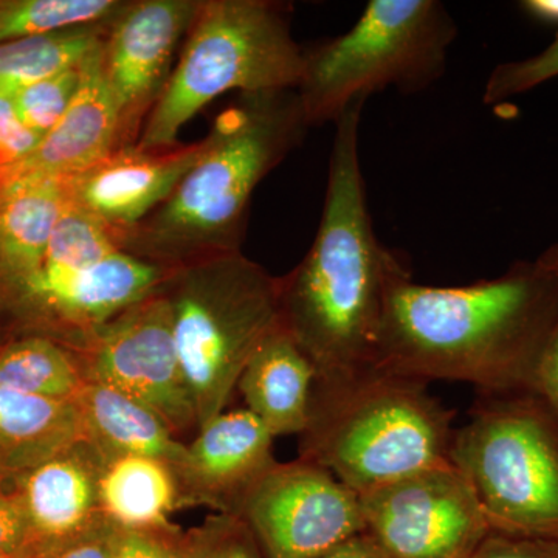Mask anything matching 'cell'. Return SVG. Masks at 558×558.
Instances as JSON below:
<instances>
[{
    "instance_id": "obj_1",
    "label": "cell",
    "mask_w": 558,
    "mask_h": 558,
    "mask_svg": "<svg viewBox=\"0 0 558 558\" xmlns=\"http://www.w3.org/2000/svg\"><path fill=\"white\" fill-rule=\"evenodd\" d=\"M557 322L558 275L538 259L458 288L416 284L407 271L389 290L376 369L480 395L532 392Z\"/></svg>"
},
{
    "instance_id": "obj_2",
    "label": "cell",
    "mask_w": 558,
    "mask_h": 558,
    "mask_svg": "<svg viewBox=\"0 0 558 558\" xmlns=\"http://www.w3.org/2000/svg\"><path fill=\"white\" fill-rule=\"evenodd\" d=\"M357 101L336 121L328 189L314 244L279 279V323L317 379L376 368L389 290L409 267L374 231L360 165Z\"/></svg>"
},
{
    "instance_id": "obj_3",
    "label": "cell",
    "mask_w": 558,
    "mask_h": 558,
    "mask_svg": "<svg viewBox=\"0 0 558 558\" xmlns=\"http://www.w3.org/2000/svg\"><path fill=\"white\" fill-rule=\"evenodd\" d=\"M310 128L296 90L241 94L168 201L117 234L120 248L170 270L240 252L253 191Z\"/></svg>"
},
{
    "instance_id": "obj_4",
    "label": "cell",
    "mask_w": 558,
    "mask_h": 558,
    "mask_svg": "<svg viewBox=\"0 0 558 558\" xmlns=\"http://www.w3.org/2000/svg\"><path fill=\"white\" fill-rule=\"evenodd\" d=\"M453 411L427 384L376 368L315 379L303 459L365 495L450 461Z\"/></svg>"
},
{
    "instance_id": "obj_5",
    "label": "cell",
    "mask_w": 558,
    "mask_h": 558,
    "mask_svg": "<svg viewBox=\"0 0 558 558\" xmlns=\"http://www.w3.org/2000/svg\"><path fill=\"white\" fill-rule=\"evenodd\" d=\"M304 50L289 9L271 0H202L185 49L143 124L135 148L171 149L180 131L220 95L296 90Z\"/></svg>"
},
{
    "instance_id": "obj_6",
    "label": "cell",
    "mask_w": 558,
    "mask_h": 558,
    "mask_svg": "<svg viewBox=\"0 0 558 558\" xmlns=\"http://www.w3.org/2000/svg\"><path fill=\"white\" fill-rule=\"evenodd\" d=\"M197 429L223 413L248 360L279 323V279L226 253L171 271L163 284Z\"/></svg>"
},
{
    "instance_id": "obj_7",
    "label": "cell",
    "mask_w": 558,
    "mask_h": 558,
    "mask_svg": "<svg viewBox=\"0 0 558 558\" xmlns=\"http://www.w3.org/2000/svg\"><path fill=\"white\" fill-rule=\"evenodd\" d=\"M458 27L438 0H371L354 27L304 50L299 97L310 126L385 89L417 94L446 73Z\"/></svg>"
},
{
    "instance_id": "obj_8",
    "label": "cell",
    "mask_w": 558,
    "mask_h": 558,
    "mask_svg": "<svg viewBox=\"0 0 558 558\" xmlns=\"http://www.w3.org/2000/svg\"><path fill=\"white\" fill-rule=\"evenodd\" d=\"M450 461L492 531L558 539V421L537 396L480 395L453 433Z\"/></svg>"
},
{
    "instance_id": "obj_9",
    "label": "cell",
    "mask_w": 558,
    "mask_h": 558,
    "mask_svg": "<svg viewBox=\"0 0 558 558\" xmlns=\"http://www.w3.org/2000/svg\"><path fill=\"white\" fill-rule=\"evenodd\" d=\"M360 502L366 534L388 558H472L494 532L451 461L360 495Z\"/></svg>"
},
{
    "instance_id": "obj_10",
    "label": "cell",
    "mask_w": 558,
    "mask_h": 558,
    "mask_svg": "<svg viewBox=\"0 0 558 558\" xmlns=\"http://www.w3.org/2000/svg\"><path fill=\"white\" fill-rule=\"evenodd\" d=\"M236 515L264 558H319L366 532L359 495L303 458L270 469Z\"/></svg>"
},
{
    "instance_id": "obj_11",
    "label": "cell",
    "mask_w": 558,
    "mask_h": 558,
    "mask_svg": "<svg viewBox=\"0 0 558 558\" xmlns=\"http://www.w3.org/2000/svg\"><path fill=\"white\" fill-rule=\"evenodd\" d=\"M73 354L86 380L140 400L156 410L174 433L197 428L163 289L113 318Z\"/></svg>"
},
{
    "instance_id": "obj_12",
    "label": "cell",
    "mask_w": 558,
    "mask_h": 558,
    "mask_svg": "<svg viewBox=\"0 0 558 558\" xmlns=\"http://www.w3.org/2000/svg\"><path fill=\"white\" fill-rule=\"evenodd\" d=\"M202 0L128 2L102 43V61L123 120L124 148L138 131L171 78L172 58L190 32Z\"/></svg>"
},
{
    "instance_id": "obj_13",
    "label": "cell",
    "mask_w": 558,
    "mask_h": 558,
    "mask_svg": "<svg viewBox=\"0 0 558 558\" xmlns=\"http://www.w3.org/2000/svg\"><path fill=\"white\" fill-rule=\"evenodd\" d=\"M171 271L119 248L86 269L33 281L11 299L46 323L54 341L78 352L113 318L159 292Z\"/></svg>"
},
{
    "instance_id": "obj_14",
    "label": "cell",
    "mask_w": 558,
    "mask_h": 558,
    "mask_svg": "<svg viewBox=\"0 0 558 558\" xmlns=\"http://www.w3.org/2000/svg\"><path fill=\"white\" fill-rule=\"evenodd\" d=\"M108 458L83 439L16 480L32 558H57L102 519L98 483Z\"/></svg>"
},
{
    "instance_id": "obj_15",
    "label": "cell",
    "mask_w": 558,
    "mask_h": 558,
    "mask_svg": "<svg viewBox=\"0 0 558 558\" xmlns=\"http://www.w3.org/2000/svg\"><path fill=\"white\" fill-rule=\"evenodd\" d=\"M274 436L247 409L220 413L199 428L174 470L182 505H204L236 515L242 499L270 469Z\"/></svg>"
},
{
    "instance_id": "obj_16",
    "label": "cell",
    "mask_w": 558,
    "mask_h": 558,
    "mask_svg": "<svg viewBox=\"0 0 558 558\" xmlns=\"http://www.w3.org/2000/svg\"><path fill=\"white\" fill-rule=\"evenodd\" d=\"M204 148V140L174 149L121 148L90 170L65 179L69 199L117 236L168 201Z\"/></svg>"
},
{
    "instance_id": "obj_17",
    "label": "cell",
    "mask_w": 558,
    "mask_h": 558,
    "mask_svg": "<svg viewBox=\"0 0 558 558\" xmlns=\"http://www.w3.org/2000/svg\"><path fill=\"white\" fill-rule=\"evenodd\" d=\"M101 43L81 61L80 86L62 119L31 156L0 178L72 179L124 148L123 120L102 61Z\"/></svg>"
},
{
    "instance_id": "obj_18",
    "label": "cell",
    "mask_w": 558,
    "mask_h": 558,
    "mask_svg": "<svg viewBox=\"0 0 558 558\" xmlns=\"http://www.w3.org/2000/svg\"><path fill=\"white\" fill-rule=\"evenodd\" d=\"M65 179L27 175L0 185V290L13 296L43 269L69 205Z\"/></svg>"
},
{
    "instance_id": "obj_19",
    "label": "cell",
    "mask_w": 558,
    "mask_h": 558,
    "mask_svg": "<svg viewBox=\"0 0 558 558\" xmlns=\"http://www.w3.org/2000/svg\"><path fill=\"white\" fill-rule=\"evenodd\" d=\"M315 379L317 371L311 360L279 326L248 360L238 388L250 413L277 438L303 435Z\"/></svg>"
},
{
    "instance_id": "obj_20",
    "label": "cell",
    "mask_w": 558,
    "mask_h": 558,
    "mask_svg": "<svg viewBox=\"0 0 558 558\" xmlns=\"http://www.w3.org/2000/svg\"><path fill=\"white\" fill-rule=\"evenodd\" d=\"M86 439L106 458L146 457L182 464L186 446L174 438L168 422L119 389L87 380L75 398Z\"/></svg>"
},
{
    "instance_id": "obj_21",
    "label": "cell",
    "mask_w": 558,
    "mask_h": 558,
    "mask_svg": "<svg viewBox=\"0 0 558 558\" xmlns=\"http://www.w3.org/2000/svg\"><path fill=\"white\" fill-rule=\"evenodd\" d=\"M86 439L75 400L0 387V475L17 476Z\"/></svg>"
},
{
    "instance_id": "obj_22",
    "label": "cell",
    "mask_w": 558,
    "mask_h": 558,
    "mask_svg": "<svg viewBox=\"0 0 558 558\" xmlns=\"http://www.w3.org/2000/svg\"><path fill=\"white\" fill-rule=\"evenodd\" d=\"M102 515L123 531H174L170 515L182 506L178 476L167 462L146 457L106 461L98 483Z\"/></svg>"
},
{
    "instance_id": "obj_23",
    "label": "cell",
    "mask_w": 558,
    "mask_h": 558,
    "mask_svg": "<svg viewBox=\"0 0 558 558\" xmlns=\"http://www.w3.org/2000/svg\"><path fill=\"white\" fill-rule=\"evenodd\" d=\"M78 359L44 336L0 349V387L51 400H75L86 385Z\"/></svg>"
},
{
    "instance_id": "obj_24",
    "label": "cell",
    "mask_w": 558,
    "mask_h": 558,
    "mask_svg": "<svg viewBox=\"0 0 558 558\" xmlns=\"http://www.w3.org/2000/svg\"><path fill=\"white\" fill-rule=\"evenodd\" d=\"M108 31L102 27L75 28L2 44L0 94L14 95L22 87L78 68Z\"/></svg>"
},
{
    "instance_id": "obj_25",
    "label": "cell",
    "mask_w": 558,
    "mask_h": 558,
    "mask_svg": "<svg viewBox=\"0 0 558 558\" xmlns=\"http://www.w3.org/2000/svg\"><path fill=\"white\" fill-rule=\"evenodd\" d=\"M126 5L121 0H0V46L75 28H109Z\"/></svg>"
},
{
    "instance_id": "obj_26",
    "label": "cell",
    "mask_w": 558,
    "mask_h": 558,
    "mask_svg": "<svg viewBox=\"0 0 558 558\" xmlns=\"http://www.w3.org/2000/svg\"><path fill=\"white\" fill-rule=\"evenodd\" d=\"M119 248L113 231L69 201L68 208L62 213L51 236L43 269L31 282L60 278L72 271L86 269L108 258Z\"/></svg>"
},
{
    "instance_id": "obj_27",
    "label": "cell",
    "mask_w": 558,
    "mask_h": 558,
    "mask_svg": "<svg viewBox=\"0 0 558 558\" xmlns=\"http://www.w3.org/2000/svg\"><path fill=\"white\" fill-rule=\"evenodd\" d=\"M78 86L80 65L22 87L13 95L14 106L25 126L44 137L62 119Z\"/></svg>"
},
{
    "instance_id": "obj_28",
    "label": "cell",
    "mask_w": 558,
    "mask_h": 558,
    "mask_svg": "<svg viewBox=\"0 0 558 558\" xmlns=\"http://www.w3.org/2000/svg\"><path fill=\"white\" fill-rule=\"evenodd\" d=\"M182 558H264L252 532L238 515L211 517L183 534Z\"/></svg>"
},
{
    "instance_id": "obj_29",
    "label": "cell",
    "mask_w": 558,
    "mask_h": 558,
    "mask_svg": "<svg viewBox=\"0 0 558 558\" xmlns=\"http://www.w3.org/2000/svg\"><path fill=\"white\" fill-rule=\"evenodd\" d=\"M558 76V35L549 47L526 60L505 62L492 70L484 87L483 101L498 105Z\"/></svg>"
},
{
    "instance_id": "obj_30",
    "label": "cell",
    "mask_w": 558,
    "mask_h": 558,
    "mask_svg": "<svg viewBox=\"0 0 558 558\" xmlns=\"http://www.w3.org/2000/svg\"><path fill=\"white\" fill-rule=\"evenodd\" d=\"M40 140L21 120L13 95L0 94V178L27 159Z\"/></svg>"
},
{
    "instance_id": "obj_31",
    "label": "cell",
    "mask_w": 558,
    "mask_h": 558,
    "mask_svg": "<svg viewBox=\"0 0 558 558\" xmlns=\"http://www.w3.org/2000/svg\"><path fill=\"white\" fill-rule=\"evenodd\" d=\"M472 558H558V539L492 532Z\"/></svg>"
},
{
    "instance_id": "obj_32",
    "label": "cell",
    "mask_w": 558,
    "mask_h": 558,
    "mask_svg": "<svg viewBox=\"0 0 558 558\" xmlns=\"http://www.w3.org/2000/svg\"><path fill=\"white\" fill-rule=\"evenodd\" d=\"M183 534L174 531H123L120 558H182Z\"/></svg>"
},
{
    "instance_id": "obj_33",
    "label": "cell",
    "mask_w": 558,
    "mask_h": 558,
    "mask_svg": "<svg viewBox=\"0 0 558 558\" xmlns=\"http://www.w3.org/2000/svg\"><path fill=\"white\" fill-rule=\"evenodd\" d=\"M0 558H32L27 524L13 494L0 490Z\"/></svg>"
},
{
    "instance_id": "obj_34",
    "label": "cell",
    "mask_w": 558,
    "mask_h": 558,
    "mask_svg": "<svg viewBox=\"0 0 558 558\" xmlns=\"http://www.w3.org/2000/svg\"><path fill=\"white\" fill-rule=\"evenodd\" d=\"M123 529L102 517L83 537L73 542L57 558H120Z\"/></svg>"
},
{
    "instance_id": "obj_35",
    "label": "cell",
    "mask_w": 558,
    "mask_h": 558,
    "mask_svg": "<svg viewBox=\"0 0 558 558\" xmlns=\"http://www.w3.org/2000/svg\"><path fill=\"white\" fill-rule=\"evenodd\" d=\"M532 395L537 396L558 421V322L539 355Z\"/></svg>"
},
{
    "instance_id": "obj_36",
    "label": "cell",
    "mask_w": 558,
    "mask_h": 558,
    "mask_svg": "<svg viewBox=\"0 0 558 558\" xmlns=\"http://www.w3.org/2000/svg\"><path fill=\"white\" fill-rule=\"evenodd\" d=\"M319 558H388L384 550L379 548L376 542L368 534L357 535V537L348 539L339 548L330 550L326 556Z\"/></svg>"
},
{
    "instance_id": "obj_37",
    "label": "cell",
    "mask_w": 558,
    "mask_h": 558,
    "mask_svg": "<svg viewBox=\"0 0 558 558\" xmlns=\"http://www.w3.org/2000/svg\"><path fill=\"white\" fill-rule=\"evenodd\" d=\"M520 5L534 20L558 25V0H526Z\"/></svg>"
},
{
    "instance_id": "obj_38",
    "label": "cell",
    "mask_w": 558,
    "mask_h": 558,
    "mask_svg": "<svg viewBox=\"0 0 558 558\" xmlns=\"http://www.w3.org/2000/svg\"><path fill=\"white\" fill-rule=\"evenodd\" d=\"M538 260L543 266L548 267L549 270L558 275V245H554L548 252L543 253Z\"/></svg>"
},
{
    "instance_id": "obj_39",
    "label": "cell",
    "mask_w": 558,
    "mask_h": 558,
    "mask_svg": "<svg viewBox=\"0 0 558 558\" xmlns=\"http://www.w3.org/2000/svg\"><path fill=\"white\" fill-rule=\"evenodd\" d=\"M2 300H3V292L0 290V306H2Z\"/></svg>"
},
{
    "instance_id": "obj_40",
    "label": "cell",
    "mask_w": 558,
    "mask_h": 558,
    "mask_svg": "<svg viewBox=\"0 0 558 558\" xmlns=\"http://www.w3.org/2000/svg\"><path fill=\"white\" fill-rule=\"evenodd\" d=\"M2 478H3V476H2V475H0V481H2Z\"/></svg>"
}]
</instances>
